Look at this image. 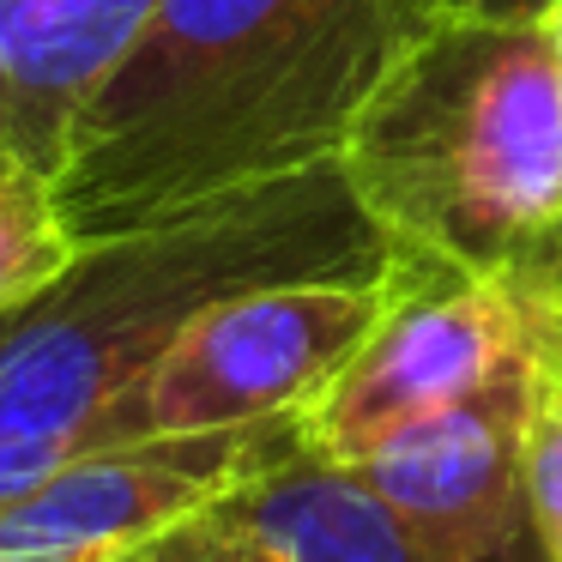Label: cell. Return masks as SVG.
<instances>
[{"instance_id":"11","label":"cell","mask_w":562,"mask_h":562,"mask_svg":"<svg viewBox=\"0 0 562 562\" xmlns=\"http://www.w3.org/2000/svg\"><path fill=\"white\" fill-rule=\"evenodd\" d=\"M538 333L532 357V417H526V502H532L538 557L562 562V339Z\"/></svg>"},{"instance_id":"13","label":"cell","mask_w":562,"mask_h":562,"mask_svg":"<svg viewBox=\"0 0 562 562\" xmlns=\"http://www.w3.org/2000/svg\"><path fill=\"white\" fill-rule=\"evenodd\" d=\"M429 19H544L550 0H424Z\"/></svg>"},{"instance_id":"6","label":"cell","mask_w":562,"mask_h":562,"mask_svg":"<svg viewBox=\"0 0 562 562\" xmlns=\"http://www.w3.org/2000/svg\"><path fill=\"white\" fill-rule=\"evenodd\" d=\"M303 453L296 412L200 436L110 441L0 502V562H115L218 490Z\"/></svg>"},{"instance_id":"9","label":"cell","mask_w":562,"mask_h":562,"mask_svg":"<svg viewBox=\"0 0 562 562\" xmlns=\"http://www.w3.org/2000/svg\"><path fill=\"white\" fill-rule=\"evenodd\" d=\"M158 0H0V151L61 182L74 134Z\"/></svg>"},{"instance_id":"12","label":"cell","mask_w":562,"mask_h":562,"mask_svg":"<svg viewBox=\"0 0 562 562\" xmlns=\"http://www.w3.org/2000/svg\"><path fill=\"white\" fill-rule=\"evenodd\" d=\"M514 284H520V296H526V308H532L538 327H544L550 339H562V236Z\"/></svg>"},{"instance_id":"7","label":"cell","mask_w":562,"mask_h":562,"mask_svg":"<svg viewBox=\"0 0 562 562\" xmlns=\"http://www.w3.org/2000/svg\"><path fill=\"white\" fill-rule=\"evenodd\" d=\"M538 333L448 412L412 424L357 472L429 562H544L526 502Z\"/></svg>"},{"instance_id":"8","label":"cell","mask_w":562,"mask_h":562,"mask_svg":"<svg viewBox=\"0 0 562 562\" xmlns=\"http://www.w3.org/2000/svg\"><path fill=\"white\" fill-rule=\"evenodd\" d=\"M115 562H429L357 465L315 453L267 465L188 508Z\"/></svg>"},{"instance_id":"3","label":"cell","mask_w":562,"mask_h":562,"mask_svg":"<svg viewBox=\"0 0 562 562\" xmlns=\"http://www.w3.org/2000/svg\"><path fill=\"white\" fill-rule=\"evenodd\" d=\"M400 255L520 279L562 236V55L544 19H429L339 151Z\"/></svg>"},{"instance_id":"1","label":"cell","mask_w":562,"mask_h":562,"mask_svg":"<svg viewBox=\"0 0 562 562\" xmlns=\"http://www.w3.org/2000/svg\"><path fill=\"white\" fill-rule=\"evenodd\" d=\"M424 25V0H158L55 182L74 236L110 243L333 164Z\"/></svg>"},{"instance_id":"14","label":"cell","mask_w":562,"mask_h":562,"mask_svg":"<svg viewBox=\"0 0 562 562\" xmlns=\"http://www.w3.org/2000/svg\"><path fill=\"white\" fill-rule=\"evenodd\" d=\"M550 37H557V55H562V0H550V13H544Z\"/></svg>"},{"instance_id":"2","label":"cell","mask_w":562,"mask_h":562,"mask_svg":"<svg viewBox=\"0 0 562 562\" xmlns=\"http://www.w3.org/2000/svg\"><path fill=\"white\" fill-rule=\"evenodd\" d=\"M393 260L339 158L86 243L55 284L0 308V502L127 441L139 387L206 308L272 284L387 279Z\"/></svg>"},{"instance_id":"10","label":"cell","mask_w":562,"mask_h":562,"mask_svg":"<svg viewBox=\"0 0 562 562\" xmlns=\"http://www.w3.org/2000/svg\"><path fill=\"white\" fill-rule=\"evenodd\" d=\"M79 248L86 243L67 224L55 176L0 151V308H19L43 284H55Z\"/></svg>"},{"instance_id":"5","label":"cell","mask_w":562,"mask_h":562,"mask_svg":"<svg viewBox=\"0 0 562 562\" xmlns=\"http://www.w3.org/2000/svg\"><path fill=\"white\" fill-rule=\"evenodd\" d=\"M393 303L387 279H321L272 284L206 308L164 351L139 387L127 441L139 436H200L260 417L303 412L333 375L357 357Z\"/></svg>"},{"instance_id":"4","label":"cell","mask_w":562,"mask_h":562,"mask_svg":"<svg viewBox=\"0 0 562 562\" xmlns=\"http://www.w3.org/2000/svg\"><path fill=\"white\" fill-rule=\"evenodd\" d=\"M532 339V308L514 279H465L400 255L393 303L357 357L296 412L303 448L333 465H363L412 424L477 393Z\"/></svg>"}]
</instances>
